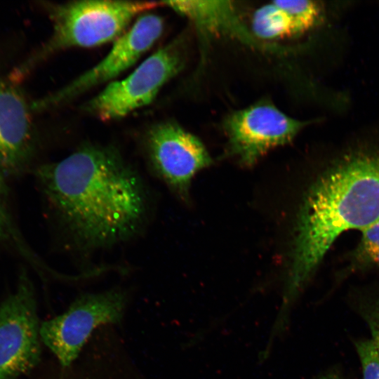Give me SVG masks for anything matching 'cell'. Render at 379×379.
Here are the masks:
<instances>
[{
    "instance_id": "6da1fadb",
    "label": "cell",
    "mask_w": 379,
    "mask_h": 379,
    "mask_svg": "<svg viewBox=\"0 0 379 379\" xmlns=\"http://www.w3.org/2000/svg\"><path fill=\"white\" fill-rule=\"evenodd\" d=\"M42 193L71 246L81 253L124 244L149 215L142 176L112 146L88 145L35 172Z\"/></svg>"
},
{
    "instance_id": "7a4b0ae2",
    "label": "cell",
    "mask_w": 379,
    "mask_h": 379,
    "mask_svg": "<svg viewBox=\"0 0 379 379\" xmlns=\"http://www.w3.org/2000/svg\"><path fill=\"white\" fill-rule=\"evenodd\" d=\"M379 220V135L336 147L305 190L298 212L286 289L298 295L345 232Z\"/></svg>"
},
{
    "instance_id": "3957f363",
    "label": "cell",
    "mask_w": 379,
    "mask_h": 379,
    "mask_svg": "<svg viewBox=\"0 0 379 379\" xmlns=\"http://www.w3.org/2000/svg\"><path fill=\"white\" fill-rule=\"evenodd\" d=\"M154 1L86 0L47 5L53 22L49 40L21 65L20 75L48 55L72 47H93L116 40L126 32L133 18L157 7Z\"/></svg>"
},
{
    "instance_id": "277c9868",
    "label": "cell",
    "mask_w": 379,
    "mask_h": 379,
    "mask_svg": "<svg viewBox=\"0 0 379 379\" xmlns=\"http://www.w3.org/2000/svg\"><path fill=\"white\" fill-rule=\"evenodd\" d=\"M130 298L129 292L121 287L82 293L63 313L41 324V342L60 366H68L96 331L121 323Z\"/></svg>"
},
{
    "instance_id": "5b68a950",
    "label": "cell",
    "mask_w": 379,
    "mask_h": 379,
    "mask_svg": "<svg viewBox=\"0 0 379 379\" xmlns=\"http://www.w3.org/2000/svg\"><path fill=\"white\" fill-rule=\"evenodd\" d=\"M40 328L34 288L23 270L15 289L0 305V379H18L36 367Z\"/></svg>"
},
{
    "instance_id": "8992f818",
    "label": "cell",
    "mask_w": 379,
    "mask_h": 379,
    "mask_svg": "<svg viewBox=\"0 0 379 379\" xmlns=\"http://www.w3.org/2000/svg\"><path fill=\"white\" fill-rule=\"evenodd\" d=\"M182 65L179 43L173 41L157 50L125 79L109 84L84 109L102 121L124 117L152 102Z\"/></svg>"
},
{
    "instance_id": "52a82bcc",
    "label": "cell",
    "mask_w": 379,
    "mask_h": 379,
    "mask_svg": "<svg viewBox=\"0 0 379 379\" xmlns=\"http://www.w3.org/2000/svg\"><path fill=\"white\" fill-rule=\"evenodd\" d=\"M145 150L153 175L184 200L194 175L211 164L203 143L171 122L159 124L149 131Z\"/></svg>"
},
{
    "instance_id": "ba28073f",
    "label": "cell",
    "mask_w": 379,
    "mask_h": 379,
    "mask_svg": "<svg viewBox=\"0 0 379 379\" xmlns=\"http://www.w3.org/2000/svg\"><path fill=\"white\" fill-rule=\"evenodd\" d=\"M163 20L154 14L140 16L117 38L109 53L96 65L57 91L34 102L32 108L43 110L66 103L90 88L117 77L133 65L158 40Z\"/></svg>"
},
{
    "instance_id": "9c48e42d",
    "label": "cell",
    "mask_w": 379,
    "mask_h": 379,
    "mask_svg": "<svg viewBox=\"0 0 379 379\" xmlns=\"http://www.w3.org/2000/svg\"><path fill=\"white\" fill-rule=\"evenodd\" d=\"M309 123L264 102L232 113L224 126L230 152L251 165L271 148L290 142Z\"/></svg>"
},
{
    "instance_id": "30bf717a",
    "label": "cell",
    "mask_w": 379,
    "mask_h": 379,
    "mask_svg": "<svg viewBox=\"0 0 379 379\" xmlns=\"http://www.w3.org/2000/svg\"><path fill=\"white\" fill-rule=\"evenodd\" d=\"M34 150L29 105L13 84L0 80V170L4 174L20 171Z\"/></svg>"
},
{
    "instance_id": "8fae6325",
    "label": "cell",
    "mask_w": 379,
    "mask_h": 379,
    "mask_svg": "<svg viewBox=\"0 0 379 379\" xmlns=\"http://www.w3.org/2000/svg\"><path fill=\"white\" fill-rule=\"evenodd\" d=\"M46 379H145L126 354L119 339L95 334L69 366L58 363Z\"/></svg>"
},
{
    "instance_id": "7c38bea8",
    "label": "cell",
    "mask_w": 379,
    "mask_h": 379,
    "mask_svg": "<svg viewBox=\"0 0 379 379\" xmlns=\"http://www.w3.org/2000/svg\"><path fill=\"white\" fill-rule=\"evenodd\" d=\"M192 20L200 31L236 38L248 45L258 47L238 16L230 1H168L161 2Z\"/></svg>"
},
{
    "instance_id": "4fadbf2b",
    "label": "cell",
    "mask_w": 379,
    "mask_h": 379,
    "mask_svg": "<svg viewBox=\"0 0 379 379\" xmlns=\"http://www.w3.org/2000/svg\"><path fill=\"white\" fill-rule=\"evenodd\" d=\"M4 176L5 174L0 170V243L18 253L40 270L51 272L27 244L15 222Z\"/></svg>"
},
{
    "instance_id": "5bb4252c",
    "label": "cell",
    "mask_w": 379,
    "mask_h": 379,
    "mask_svg": "<svg viewBox=\"0 0 379 379\" xmlns=\"http://www.w3.org/2000/svg\"><path fill=\"white\" fill-rule=\"evenodd\" d=\"M252 31L261 39H276L294 34L291 22L274 2L259 8L253 14Z\"/></svg>"
},
{
    "instance_id": "9a60e30c",
    "label": "cell",
    "mask_w": 379,
    "mask_h": 379,
    "mask_svg": "<svg viewBox=\"0 0 379 379\" xmlns=\"http://www.w3.org/2000/svg\"><path fill=\"white\" fill-rule=\"evenodd\" d=\"M289 18L294 34L303 33L319 20L321 8L316 1L308 0H284L273 1Z\"/></svg>"
},
{
    "instance_id": "2e32d148",
    "label": "cell",
    "mask_w": 379,
    "mask_h": 379,
    "mask_svg": "<svg viewBox=\"0 0 379 379\" xmlns=\"http://www.w3.org/2000/svg\"><path fill=\"white\" fill-rule=\"evenodd\" d=\"M359 310L368 326L371 335L370 340L379 355V291L363 295Z\"/></svg>"
},
{
    "instance_id": "e0dca14e",
    "label": "cell",
    "mask_w": 379,
    "mask_h": 379,
    "mask_svg": "<svg viewBox=\"0 0 379 379\" xmlns=\"http://www.w3.org/2000/svg\"><path fill=\"white\" fill-rule=\"evenodd\" d=\"M346 266L336 275L338 281L359 272L379 267V249L360 254L348 253Z\"/></svg>"
},
{
    "instance_id": "ac0fdd59",
    "label": "cell",
    "mask_w": 379,
    "mask_h": 379,
    "mask_svg": "<svg viewBox=\"0 0 379 379\" xmlns=\"http://www.w3.org/2000/svg\"><path fill=\"white\" fill-rule=\"evenodd\" d=\"M355 345L362 367L363 379H379V355L370 339L359 340Z\"/></svg>"
},
{
    "instance_id": "d6986e66",
    "label": "cell",
    "mask_w": 379,
    "mask_h": 379,
    "mask_svg": "<svg viewBox=\"0 0 379 379\" xmlns=\"http://www.w3.org/2000/svg\"><path fill=\"white\" fill-rule=\"evenodd\" d=\"M360 232L359 241L350 253L360 254L379 249V220Z\"/></svg>"
},
{
    "instance_id": "ffe728a7",
    "label": "cell",
    "mask_w": 379,
    "mask_h": 379,
    "mask_svg": "<svg viewBox=\"0 0 379 379\" xmlns=\"http://www.w3.org/2000/svg\"><path fill=\"white\" fill-rule=\"evenodd\" d=\"M319 379H343L340 375L335 373H328L323 375Z\"/></svg>"
}]
</instances>
